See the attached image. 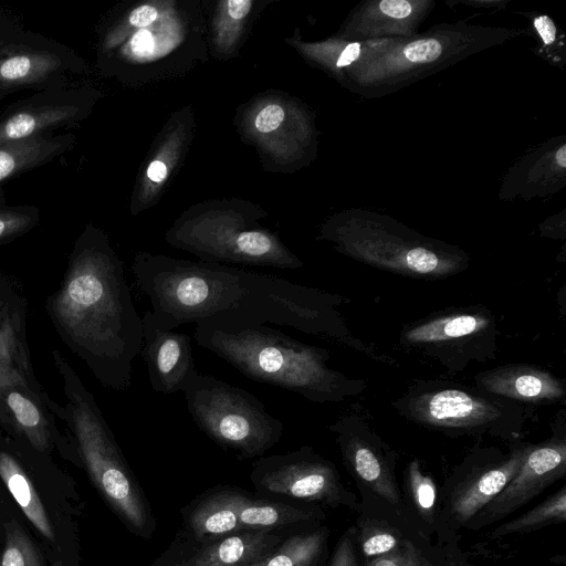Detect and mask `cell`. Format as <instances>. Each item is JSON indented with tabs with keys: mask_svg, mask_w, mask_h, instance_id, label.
<instances>
[{
	"mask_svg": "<svg viewBox=\"0 0 566 566\" xmlns=\"http://www.w3.org/2000/svg\"><path fill=\"white\" fill-rule=\"evenodd\" d=\"M54 418L44 400L25 387L9 386L1 394L0 428L7 436L22 438L43 454L67 443Z\"/></svg>",
	"mask_w": 566,
	"mask_h": 566,
	"instance_id": "obj_17",
	"label": "cell"
},
{
	"mask_svg": "<svg viewBox=\"0 0 566 566\" xmlns=\"http://www.w3.org/2000/svg\"><path fill=\"white\" fill-rule=\"evenodd\" d=\"M6 542L0 566H44L35 544L15 521L4 524Z\"/></svg>",
	"mask_w": 566,
	"mask_h": 566,
	"instance_id": "obj_26",
	"label": "cell"
},
{
	"mask_svg": "<svg viewBox=\"0 0 566 566\" xmlns=\"http://www.w3.org/2000/svg\"><path fill=\"white\" fill-rule=\"evenodd\" d=\"M328 535L329 530L326 526L294 533L250 566H319L326 552Z\"/></svg>",
	"mask_w": 566,
	"mask_h": 566,
	"instance_id": "obj_22",
	"label": "cell"
},
{
	"mask_svg": "<svg viewBox=\"0 0 566 566\" xmlns=\"http://www.w3.org/2000/svg\"><path fill=\"white\" fill-rule=\"evenodd\" d=\"M339 448L346 470L365 496L386 503L398 514H408L396 479L397 454L356 413H346L328 427Z\"/></svg>",
	"mask_w": 566,
	"mask_h": 566,
	"instance_id": "obj_9",
	"label": "cell"
},
{
	"mask_svg": "<svg viewBox=\"0 0 566 566\" xmlns=\"http://www.w3.org/2000/svg\"><path fill=\"white\" fill-rule=\"evenodd\" d=\"M82 71V61L70 48L29 30L0 57V91H42L71 83Z\"/></svg>",
	"mask_w": 566,
	"mask_h": 566,
	"instance_id": "obj_11",
	"label": "cell"
},
{
	"mask_svg": "<svg viewBox=\"0 0 566 566\" xmlns=\"http://www.w3.org/2000/svg\"><path fill=\"white\" fill-rule=\"evenodd\" d=\"M442 52L441 43L433 39H422L410 43L403 50L406 59L410 62H431Z\"/></svg>",
	"mask_w": 566,
	"mask_h": 566,
	"instance_id": "obj_30",
	"label": "cell"
},
{
	"mask_svg": "<svg viewBox=\"0 0 566 566\" xmlns=\"http://www.w3.org/2000/svg\"><path fill=\"white\" fill-rule=\"evenodd\" d=\"M556 161L562 168L566 167V145L560 146L556 153Z\"/></svg>",
	"mask_w": 566,
	"mask_h": 566,
	"instance_id": "obj_39",
	"label": "cell"
},
{
	"mask_svg": "<svg viewBox=\"0 0 566 566\" xmlns=\"http://www.w3.org/2000/svg\"><path fill=\"white\" fill-rule=\"evenodd\" d=\"M359 52H360L359 43L355 42V43L348 44L344 49L342 54L339 55V57L337 60V66L343 67V66L350 64L353 61H355L358 57Z\"/></svg>",
	"mask_w": 566,
	"mask_h": 566,
	"instance_id": "obj_37",
	"label": "cell"
},
{
	"mask_svg": "<svg viewBox=\"0 0 566 566\" xmlns=\"http://www.w3.org/2000/svg\"><path fill=\"white\" fill-rule=\"evenodd\" d=\"M182 394L197 427L217 444L243 459L263 455L282 438V421L245 389L197 373Z\"/></svg>",
	"mask_w": 566,
	"mask_h": 566,
	"instance_id": "obj_6",
	"label": "cell"
},
{
	"mask_svg": "<svg viewBox=\"0 0 566 566\" xmlns=\"http://www.w3.org/2000/svg\"><path fill=\"white\" fill-rule=\"evenodd\" d=\"M534 27L545 44H551L556 38V27L547 15L537 17Z\"/></svg>",
	"mask_w": 566,
	"mask_h": 566,
	"instance_id": "obj_35",
	"label": "cell"
},
{
	"mask_svg": "<svg viewBox=\"0 0 566 566\" xmlns=\"http://www.w3.org/2000/svg\"><path fill=\"white\" fill-rule=\"evenodd\" d=\"M327 566H358L355 527H349L339 537Z\"/></svg>",
	"mask_w": 566,
	"mask_h": 566,
	"instance_id": "obj_28",
	"label": "cell"
},
{
	"mask_svg": "<svg viewBox=\"0 0 566 566\" xmlns=\"http://www.w3.org/2000/svg\"><path fill=\"white\" fill-rule=\"evenodd\" d=\"M403 418L451 437H517L526 423L525 406L475 387L440 380L417 381L391 402Z\"/></svg>",
	"mask_w": 566,
	"mask_h": 566,
	"instance_id": "obj_5",
	"label": "cell"
},
{
	"mask_svg": "<svg viewBox=\"0 0 566 566\" xmlns=\"http://www.w3.org/2000/svg\"><path fill=\"white\" fill-rule=\"evenodd\" d=\"M92 104L90 91L75 82L15 101L0 113V145L74 126L88 115Z\"/></svg>",
	"mask_w": 566,
	"mask_h": 566,
	"instance_id": "obj_12",
	"label": "cell"
},
{
	"mask_svg": "<svg viewBox=\"0 0 566 566\" xmlns=\"http://www.w3.org/2000/svg\"><path fill=\"white\" fill-rule=\"evenodd\" d=\"M44 310L61 340L104 388L132 385L143 323L120 260L106 238L86 226L75 240L59 289Z\"/></svg>",
	"mask_w": 566,
	"mask_h": 566,
	"instance_id": "obj_2",
	"label": "cell"
},
{
	"mask_svg": "<svg viewBox=\"0 0 566 566\" xmlns=\"http://www.w3.org/2000/svg\"><path fill=\"white\" fill-rule=\"evenodd\" d=\"M566 521V488L563 485L553 495L541 502L531 511L495 527L490 536L502 537L510 534L527 533L549 524Z\"/></svg>",
	"mask_w": 566,
	"mask_h": 566,
	"instance_id": "obj_25",
	"label": "cell"
},
{
	"mask_svg": "<svg viewBox=\"0 0 566 566\" xmlns=\"http://www.w3.org/2000/svg\"><path fill=\"white\" fill-rule=\"evenodd\" d=\"M166 174L167 168L165 164L159 160L153 161L147 169V176L150 180L156 182L161 181L166 177Z\"/></svg>",
	"mask_w": 566,
	"mask_h": 566,
	"instance_id": "obj_38",
	"label": "cell"
},
{
	"mask_svg": "<svg viewBox=\"0 0 566 566\" xmlns=\"http://www.w3.org/2000/svg\"><path fill=\"white\" fill-rule=\"evenodd\" d=\"M284 119V111L281 106L272 104L261 109L255 117V127L262 133L276 129Z\"/></svg>",
	"mask_w": 566,
	"mask_h": 566,
	"instance_id": "obj_31",
	"label": "cell"
},
{
	"mask_svg": "<svg viewBox=\"0 0 566 566\" xmlns=\"http://www.w3.org/2000/svg\"><path fill=\"white\" fill-rule=\"evenodd\" d=\"M527 446H514L507 453L479 448L467 458L447 503L448 517L454 525L465 526L505 488L523 463Z\"/></svg>",
	"mask_w": 566,
	"mask_h": 566,
	"instance_id": "obj_13",
	"label": "cell"
},
{
	"mask_svg": "<svg viewBox=\"0 0 566 566\" xmlns=\"http://www.w3.org/2000/svg\"><path fill=\"white\" fill-rule=\"evenodd\" d=\"M368 566H433L415 541L408 542L394 554L380 557Z\"/></svg>",
	"mask_w": 566,
	"mask_h": 566,
	"instance_id": "obj_27",
	"label": "cell"
},
{
	"mask_svg": "<svg viewBox=\"0 0 566 566\" xmlns=\"http://www.w3.org/2000/svg\"><path fill=\"white\" fill-rule=\"evenodd\" d=\"M6 96L7 94L0 91V101L3 99Z\"/></svg>",
	"mask_w": 566,
	"mask_h": 566,
	"instance_id": "obj_40",
	"label": "cell"
},
{
	"mask_svg": "<svg viewBox=\"0 0 566 566\" xmlns=\"http://www.w3.org/2000/svg\"><path fill=\"white\" fill-rule=\"evenodd\" d=\"M72 133L43 134L0 145V184L53 161L75 146Z\"/></svg>",
	"mask_w": 566,
	"mask_h": 566,
	"instance_id": "obj_21",
	"label": "cell"
},
{
	"mask_svg": "<svg viewBox=\"0 0 566 566\" xmlns=\"http://www.w3.org/2000/svg\"><path fill=\"white\" fill-rule=\"evenodd\" d=\"M402 499L408 513H412L419 526L427 533L434 532L439 522L437 486L418 459L411 460L403 471Z\"/></svg>",
	"mask_w": 566,
	"mask_h": 566,
	"instance_id": "obj_23",
	"label": "cell"
},
{
	"mask_svg": "<svg viewBox=\"0 0 566 566\" xmlns=\"http://www.w3.org/2000/svg\"><path fill=\"white\" fill-rule=\"evenodd\" d=\"M499 326L493 312L482 305L453 306L406 324L399 344L426 356L450 373L495 359Z\"/></svg>",
	"mask_w": 566,
	"mask_h": 566,
	"instance_id": "obj_7",
	"label": "cell"
},
{
	"mask_svg": "<svg viewBox=\"0 0 566 566\" xmlns=\"http://www.w3.org/2000/svg\"><path fill=\"white\" fill-rule=\"evenodd\" d=\"M25 31L19 17L0 6V57L6 49L21 38Z\"/></svg>",
	"mask_w": 566,
	"mask_h": 566,
	"instance_id": "obj_29",
	"label": "cell"
},
{
	"mask_svg": "<svg viewBox=\"0 0 566 566\" xmlns=\"http://www.w3.org/2000/svg\"><path fill=\"white\" fill-rule=\"evenodd\" d=\"M133 275L166 329L230 317L292 327L375 355L347 328L339 312L346 300L338 294L273 274L149 254L136 256Z\"/></svg>",
	"mask_w": 566,
	"mask_h": 566,
	"instance_id": "obj_1",
	"label": "cell"
},
{
	"mask_svg": "<svg viewBox=\"0 0 566 566\" xmlns=\"http://www.w3.org/2000/svg\"><path fill=\"white\" fill-rule=\"evenodd\" d=\"M29 302L18 280L0 269V398L9 386H22L44 400L50 398L39 382L31 363L28 343Z\"/></svg>",
	"mask_w": 566,
	"mask_h": 566,
	"instance_id": "obj_14",
	"label": "cell"
},
{
	"mask_svg": "<svg viewBox=\"0 0 566 566\" xmlns=\"http://www.w3.org/2000/svg\"><path fill=\"white\" fill-rule=\"evenodd\" d=\"M355 539L364 566L394 554L408 542L415 541L406 536L405 532L390 521L363 514L355 527Z\"/></svg>",
	"mask_w": 566,
	"mask_h": 566,
	"instance_id": "obj_24",
	"label": "cell"
},
{
	"mask_svg": "<svg viewBox=\"0 0 566 566\" xmlns=\"http://www.w3.org/2000/svg\"><path fill=\"white\" fill-rule=\"evenodd\" d=\"M282 542L275 532L244 530L231 535L196 543L160 566H250Z\"/></svg>",
	"mask_w": 566,
	"mask_h": 566,
	"instance_id": "obj_18",
	"label": "cell"
},
{
	"mask_svg": "<svg viewBox=\"0 0 566 566\" xmlns=\"http://www.w3.org/2000/svg\"><path fill=\"white\" fill-rule=\"evenodd\" d=\"M565 475L566 427L563 416L553 429L551 438L527 446L526 455L516 474L465 524V527L480 530L506 517Z\"/></svg>",
	"mask_w": 566,
	"mask_h": 566,
	"instance_id": "obj_10",
	"label": "cell"
},
{
	"mask_svg": "<svg viewBox=\"0 0 566 566\" xmlns=\"http://www.w3.org/2000/svg\"><path fill=\"white\" fill-rule=\"evenodd\" d=\"M379 8L382 13L396 19L406 18L411 12V4L406 0H382Z\"/></svg>",
	"mask_w": 566,
	"mask_h": 566,
	"instance_id": "obj_32",
	"label": "cell"
},
{
	"mask_svg": "<svg viewBox=\"0 0 566 566\" xmlns=\"http://www.w3.org/2000/svg\"><path fill=\"white\" fill-rule=\"evenodd\" d=\"M244 493L238 488L217 486L189 503L182 520L190 539L205 543L242 531L239 509Z\"/></svg>",
	"mask_w": 566,
	"mask_h": 566,
	"instance_id": "obj_19",
	"label": "cell"
},
{
	"mask_svg": "<svg viewBox=\"0 0 566 566\" xmlns=\"http://www.w3.org/2000/svg\"><path fill=\"white\" fill-rule=\"evenodd\" d=\"M197 344L242 375L317 403L359 395L365 381L332 368L326 348L300 342L268 324L209 317L195 324Z\"/></svg>",
	"mask_w": 566,
	"mask_h": 566,
	"instance_id": "obj_3",
	"label": "cell"
},
{
	"mask_svg": "<svg viewBox=\"0 0 566 566\" xmlns=\"http://www.w3.org/2000/svg\"><path fill=\"white\" fill-rule=\"evenodd\" d=\"M52 358L65 405L56 402L51 412L66 424L80 461L112 510L135 535L150 538L156 530L151 507L94 396L60 350H52Z\"/></svg>",
	"mask_w": 566,
	"mask_h": 566,
	"instance_id": "obj_4",
	"label": "cell"
},
{
	"mask_svg": "<svg viewBox=\"0 0 566 566\" xmlns=\"http://www.w3.org/2000/svg\"><path fill=\"white\" fill-rule=\"evenodd\" d=\"M132 50L138 55H147L154 49V39L149 31L139 30L130 41Z\"/></svg>",
	"mask_w": 566,
	"mask_h": 566,
	"instance_id": "obj_34",
	"label": "cell"
},
{
	"mask_svg": "<svg viewBox=\"0 0 566 566\" xmlns=\"http://www.w3.org/2000/svg\"><path fill=\"white\" fill-rule=\"evenodd\" d=\"M475 388L522 406L552 405L563 401L566 386L563 379L538 366L506 364L474 376Z\"/></svg>",
	"mask_w": 566,
	"mask_h": 566,
	"instance_id": "obj_16",
	"label": "cell"
},
{
	"mask_svg": "<svg viewBox=\"0 0 566 566\" xmlns=\"http://www.w3.org/2000/svg\"><path fill=\"white\" fill-rule=\"evenodd\" d=\"M324 512L318 505L290 504L250 497L244 493L240 509L239 523L244 530L275 532L282 530L315 527L324 518Z\"/></svg>",
	"mask_w": 566,
	"mask_h": 566,
	"instance_id": "obj_20",
	"label": "cell"
},
{
	"mask_svg": "<svg viewBox=\"0 0 566 566\" xmlns=\"http://www.w3.org/2000/svg\"><path fill=\"white\" fill-rule=\"evenodd\" d=\"M227 4L231 18L242 19L249 13L252 2L250 0H229Z\"/></svg>",
	"mask_w": 566,
	"mask_h": 566,
	"instance_id": "obj_36",
	"label": "cell"
},
{
	"mask_svg": "<svg viewBox=\"0 0 566 566\" xmlns=\"http://www.w3.org/2000/svg\"><path fill=\"white\" fill-rule=\"evenodd\" d=\"M250 480L259 493L273 497L350 510L358 506L334 463L310 446L261 457L252 465Z\"/></svg>",
	"mask_w": 566,
	"mask_h": 566,
	"instance_id": "obj_8",
	"label": "cell"
},
{
	"mask_svg": "<svg viewBox=\"0 0 566 566\" xmlns=\"http://www.w3.org/2000/svg\"><path fill=\"white\" fill-rule=\"evenodd\" d=\"M142 323L139 355L146 364L151 389L163 395L182 391L198 373L190 337L158 325L150 310L144 313Z\"/></svg>",
	"mask_w": 566,
	"mask_h": 566,
	"instance_id": "obj_15",
	"label": "cell"
},
{
	"mask_svg": "<svg viewBox=\"0 0 566 566\" xmlns=\"http://www.w3.org/2000/svg\"><path fill=\"white\" fill-rule=\"evenodd\" d=\"M156 18L157 10L155 8L150 6H140L130 12L128 21L130 24L142 28L153 23Z\"/></svg>",
	"mask_w": 566,
	"mask_h": 566,
	"instance_id": "obj_33",
	"label": "cell"
}]
</instances>
